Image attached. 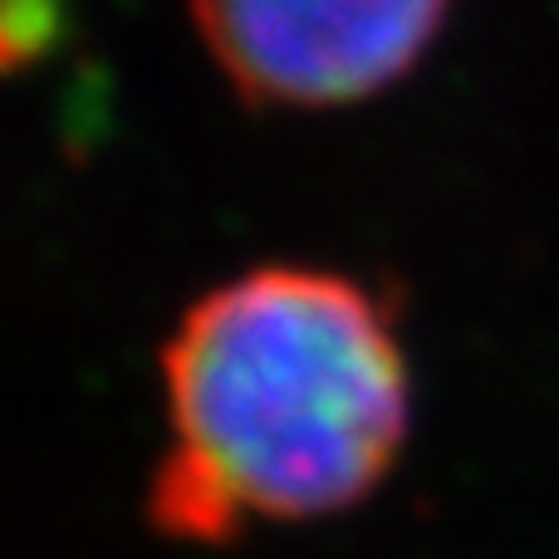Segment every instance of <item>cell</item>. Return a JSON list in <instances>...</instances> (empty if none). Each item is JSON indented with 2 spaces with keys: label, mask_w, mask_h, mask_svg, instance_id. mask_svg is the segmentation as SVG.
Instances as JSON below:
<instances>
[{
  "label": "cell",
  "mask_w": 559,
  "mask_h": 559,
  "mask_svg": "<svg viewBox=\"0 0 559 559\" xmlns=\"http://www.w3.org/2000/svg\"><path fill=\"white\" fill-rule=\"evenodd\" d=\"M173 452L153 521L231 540L251 521L358 506L407 437V368L388 319L324 271H255L187 309L163 354Z\"/></svg>",
  "instance_id": "1"
},
{
  "label": "cell",
  "mask_w": 559,
  "mask_h": 559,
  "mask_svg": "<svg viewBox=\"0 0 559 559\" xmlns=\"http://www.w3.org/2000/svg\"><path fill=\"white\" fill-rule=\"evenodd\" d=\"M222 69L275 104H348L417 64L447 0H192Z\"/></svg>",
  "instance_id": "2"
}]
</instances>
